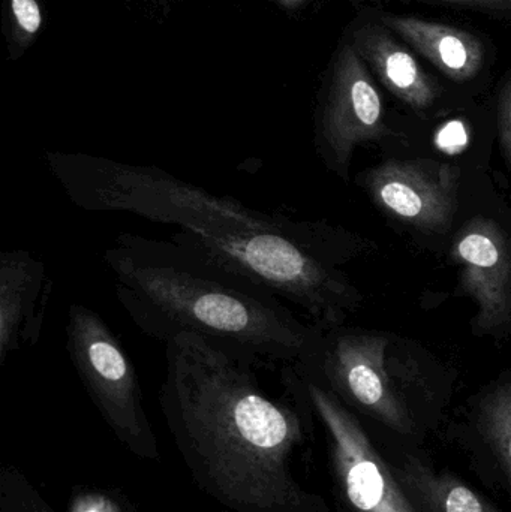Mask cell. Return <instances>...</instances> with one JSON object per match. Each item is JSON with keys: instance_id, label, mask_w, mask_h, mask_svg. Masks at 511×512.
<instances>
[{"instance_id": "6da1fadb", "label": "cell", "mask_w": 511, "mask_h": 512, "mask_svg": "<svg viewBox=\"0 0 511 512\" xmlns=\"http://www.w3.org/2000/svg\"><path fill=\"white\" fill-rule=\"evenodd\" d=\"M120 306L146 336L207 337L264 369L296 366L311 355L317 330L281 298L215 270L171 240L123 233L102 255Z\"/></svg>"}, {"instance_id": "7a4b0ae2", "label": "cell", "mask_w": 511, "mask_h": 512, "mask_svg": "<svg viewBox=\"0 0 511 512\" xmlns=\"http://www.w3.org/2000/svg\"><path fill=\"white\" fill-rule=\"evenodd\" d=\"M65 333L69 360L93 402L120 429H141L140 385L122 340L98 312L80 303L69 306Z\"/></svg>"}, {"instance_id": "3957f363", "label": "cell", "mask_w": 511, "mask_h": 512, "mask_svg": "<svg viewBox=\"0 0 511 512\" xmlns=\"http://www.w3.org/2000/svg\"><path fill=\"white\" fill-rule=\"evenodd\" d=\"M333 439L345 501L354 512H417L407 493L353 415L332 393L294 366Z\"/></svg>"}, {"instance_id": "277c9868", "label": "cell", "mask_w": 511, "mask_h": 512, "mask_svg": "<svg viewBox=\"0 0 511 512\" xmlns=\"http://www.w3.org/2000/svg\"><path fill=\"white\" fill-rule=\"evenodd\" d=\"M389 135L384 123L383 102L356 48L339 53L327 92L317 144L326 164L339 176L347 177L354 149L363 141Z\"/></svg>"}, {"instance_id": "5b68a950", "label": "cell", "mask_w": 511, "mask_h": 512, "mask_svg": "<svg viewBox=\"0 0 511 512\" xmlns=\"http://www.w3.org/2000/svg\"><path fill=\"white\" fill-rule=\"evenodd\" d=\"M389 340L369 334H341L320 352V367L333 387L381 423L399 433H413L414 423L384 364Z\"/></svg>"}, {"instance_id": "8992f818", "label": "cell", "mask_w": 511, "mask_h": 512, "mask_svg": "<svg viewBox=\"0 0 511 512\" xmlns=\"http://www.w3.org/2000/svg\"><path fill=\"white\" fill-rule=\"evenodd\" d=\"M461 171L434 161H389L366 180L375 203L420 230L446 231L458 203Z\"/></svg>"}, {"instance_id": "52a82bcc", "label": "cell", "mask_w": 511, "mask_h": 512, "mask_svg": "<svg viewBox=\"0 0 511 512\" xmlns=\"http://www.w3.org/2000/svg\"><path fill=\"white\" fill-rule=\"evenodd\" d=\"M462 288L479 304L476 328L492 331L511 319V243L491 219H474L453 249Z\"/></svg>"}, {"instance_id": "ba28073f", "label": "cell", "mask_w": 511, "mask_h": 512, "mask_svg": "<svg viewBox=\"0 0 511 512\" xmlns=\"http://www.w3.org/2000/svg\"><path fill=\"white\" fill-rule=\"evenodd\" d=\"M53 286L47 265L32 252L0 254V364L39 342Z\"/></svg>"}, {"instance_id": "9c48e42d", "label": "cell", "mask_w": 511, "mask_h": 512, "mask_svg": "<svg viewBox=\"0 0 511 512\" xmlns=\"http://www.w3.org/2000/svg\"><path fill=\"white\" fill-rule=\"evenodd\" d=\"M354 48L377 72L384 86L405 104L414 110H426L434 104L438 95L434 81L384 27L369 24L357 30Z\"/></svg>"}, {"instance_id": "30bf717a", "label": "cell", "mask_w": 511, "mask_h": 512, "mask_svg": "<svg viewBox=\"0 0 511 512\" xmlns=\"http://www.w3.org/2000/svg\"><path fill=\"white\" fill-rule=\"evenodd\" d=\"M381 20L447 77L459 83L477 77L485 63L482 42L464 30L414 17L383 15Z\"/></svg>"}, {"instance_id": "8fae6325", "label": "cell", "mask_w": 511, "mask_h": 512, "mask_svg": "<svg viewBox=\"0 0 511 512\" xmlns=\"http://www.w3.org/2000/svg\"><path fill=\"white\" fill-rule=\"evenodd\" d=\"M390 469L417 512H500L452 475L435 472L411 454Z\"/></svg>"}, {"instance_id": "7c38bea8", "label": "cell", "mask_w": 511, "mask_h": 512, "mask_svg": "<svg viewBox=\"0 0 511 512\" xmlns=\"http://www.w3.org/2000/svg\"><path fill=\"white\" fill-rule=\"evenodd\" d=\"M479 430L511 493V379L498 385L483 400Z\"/></svg>"}, {"instance_id": "4fadbf2b", "label": "cell", "mask_w": 511, "mask_h": 512, "mask_svg": "<svg viewBox=\"0 0 511 512\" xmlns=\"http://www.w3.org/2000/svg\"><path fill=\"white\" fill-rule=\"evenodd\" d=\"M438 149L449 155H458L467 149L470 143V134H468L467 125L462 120H452L446 123L435 137Z\"/></svg>"}, {"instance_id": "5bb4252c", "label": "cell", "mask_w": 511, "mask_h": 512, "mask_svg": "<svg viewBox=\"0 0 511 512\" xmlns=\"http://www.w3.org/2000/svg\"><path fill=\"white\" fill-rule=\"evenodd\" d=\"M11 9L21 32L29 36L38 32L42 15L36 0H11Z\"/></svg>"}, {"instance_id": "9a60e30c", "label": "cell", "mask_w": 511, "mask_h": 512, "mask_svg": "<svg viewBox=\"0 0 511 512\" xmlns=\"http://www.w3.org/2000/svg\"><path fill=\"white\" fill-rule=\"evenodd\" d=\"M500 138L501 147L511 168V75L504 84L500 96Z\"/></svg>"}, {"instance_id": "2e32d148", "label": "cell", "mask_w": 511, "mask_h": 512, "mask_svg": "<svg viewBox=\"0 0 511 512\" xmlns=\"http://www.w3.org/2000/svg\"><path fill=\"white\" fill-rule=\"evenodd\" d=\"M443 2L459 3L473 8L488 9V11H510L511 0H443Z\"/></svg>"}, {"instance_id": "e0dca14e", "label": "cell", "mask_w": 511, "mask_h": 512, "mask_svg": "<svg viewBox=\"0 0 511 512\" xmlns=\"http://www.w3.org/2000/svg\"><path fill=\"white\" fill-rule=\"evenodd\" d=\"M282 5L288 6V8H297V6L302 5L305 0H279Z\"/></svg>"}, {"instance_id": "ac0fdd59", "label": "cell", "mask_w": 511, "mask_h": 512, "mask_svg": "<svg viewBox=\"0 0 511 512\" xmlns=\"http://www.w3.org/2000/svg\"><path fill=\"white\" fill-rule=\"evenodd\" d=\"M80 512H101V511H99L98 508H86V510H83Z\"/></svg>"}]
</instances>
